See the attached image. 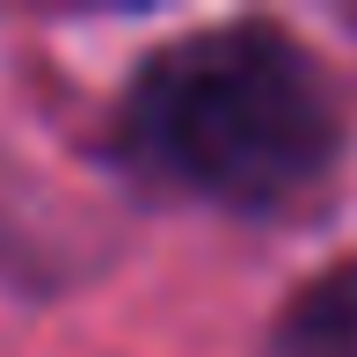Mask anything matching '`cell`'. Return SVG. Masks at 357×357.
Segmentation results:
<instances>
[{
	"label": "cell",
	"mask_w": 357,
	"mask_h": 357,
	"mask_svg": "<svg viewBox=\"0 0 357 357\" xmlns=\"http://www.w3.org/2000/svg\"><path fill=\"white\" fill-rule=\"evenodd\" d=\"M270 357H357V255L328 263L284 299L270 328Z\"/></svg>",
	"instance_id": "2"
},
{
	"label": "cell",
	"mask_w": 357,
	"mask_h": 357,
	"mask_svg": "<svg viewBox=\"0 0 357 357\" xmlns=\"http://www.w3.org/2000/svg\"><path fill=\"white\" fill-rule=\"evenodd\" d=\"M343 139L335 73L278 22H212L146 52L109 117V153L132 183L234 219L321 197Z\"/></svg>",
	"instance_id": "1"
}]
</instances>
